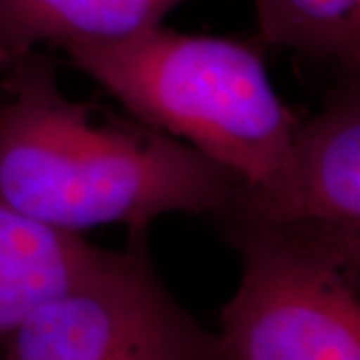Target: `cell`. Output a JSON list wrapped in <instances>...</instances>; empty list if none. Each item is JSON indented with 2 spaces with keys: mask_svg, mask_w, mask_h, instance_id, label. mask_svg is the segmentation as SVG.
Returning a JSON list of instances; mask_svg holds the SVG:
<instances>
[{
  "mask_svg": "<svg viewBox=\"0 0 360 360\" xmlns=\"http://www.w3.org/2000/svg\"><path fill=\"white\" fill-rule=\"evenodd\" d=\"M2 90V205L80 234L124 224L144 240L165 214L219 217L231 200L232 172L160 130L68 98L37 51L4 70Z\"/></svg>",
  "mask_w": 360,
  "mask_h": 360,
  "instance_id": "6da1fadb",
  "label": "cell"
},
{
  "mask_svg": "<svg viewBox=\"0 0 360 360\" xmlns=\"http://www.w3.org/2000/svg\"><path fill=\"white\" fill-rule=\"evenodd\" d=\"M63 51L142 124L191 144L243 184L264 180L281 165L300 122L252 42L160 25Z\"/></svg>",
  "mask_w": 360,
  "mask_h": 360,
  "instance_id": "7a4b0ae2",
  "label": "cell"
},
{
  "mask_svg": "<svg viewBox=\"0 0 360 360\" xmlns=\"http://www.w3.org/2000/svg\"><path fill=\"white\" fill-rule=\"evenodd\" d=\"M240 283L220 312L224 360H360V231L226 229Z\"/></svg>",
  "mask_w": 360,
  "mask_h": 360,
  "instance_id": "3957f363",
  "label": "cell"
},
{
  "mask_svg": "<svg viewBox=\"0 0 360 360\" xmlns=\"http://www.w3.org/2000/svg\"><path fill=\"white\" fill-rule=\"evenodd\" d=\"M0 360H224L219 336L156 276L144 240L34 310L0 342Z\"/></svg>",
  "mask_w": 360,
  "mask_h": 360,
  "instance_id": "277c9868",
  "label": "cell"
},
{
  "mask_svg": "<svg viewBox=\"0 0 360 360\" xmlns=\"http://www.w3.org/2000/svg\"><path fill=\"white\" fill-rule=\"evenodd\" d=\"M219 217L224 229L360 231L359 82H348L316 115L300 120L281 165L260 182H236Z\"/></svg>",
  "mask_w": 360,
  "mask_h": 360,
  "instance_id": "5b68a950",
  "label": "cell"
},
{
  "mask_svg": "<svg viewBox=\"0 0 360 360\" xmlns=\"http://www.w3.org/2000/svg\"><path fill=\"white\" fill-rule=\"evenodd\" d=\"M110 250L0 202V342L40 307L75 288Z\"/></svg>",
  "mask_w": 360,
  "mask_h": 360,
  "instance_id": "8992f818",
  "label": "cell"
},
{
  "mask_svg": "<svg viewBox=\"0 0 360 360\" xmlns=\"http://www.w3.org/2000/svg\"><path fill=\"white\" fill-rule=\"evenodd\" d=\"M186 0H0V70L42 44L58 49L129 39L162 25Z\"/></svg>",
  "mask_w": 360,
  "mask_h": 360,
  "instance_id": "52a82bcc",
  "label": "cell"
},
{
  "mask_svg": "<svg viewBox=\"0 0 360 360\" xmlns=\"http://www.w3.org/2000/svg\"><path fill=\"white\" fill-rule=\"evenodd\" d=\"M260 46L359 70L360 0H255Z\"/></svg>",
  "mask_w": 360,
  "mask_h": 360,
  "instance_id": "ba28073f",
  "label": "cell"
}]
</instances>
